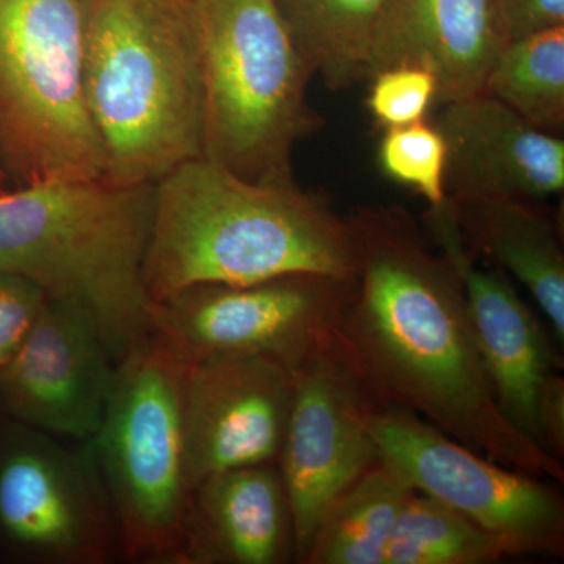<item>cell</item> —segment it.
Listing matches in <instances>:
<instances>
[{"label":"cell","mask_w":564,"mask_h":564,"mask_svg":"<svg viewBox=\"0 0 564 564\" xmlns=\"http://www.w3.org/2000/svg\"><path fill=\"white\" fill-rule=\"evenodd\" d=\"M347 220L358 273L336 337L373 399L492 462L563 481V462L497 408L451 259L402 207H361Z\"/></svg>","instance_id":"6da1fadb"},{"label":"cell","mask_w":564,"mask_h":564,"mask_svg":"<svg viewBox=\"0 0 564 564\" xmlns=\"http://www.w3.org/2000/svg\"><path fill=\"white\" fill-rule=\"evenodd\" d=\"M292 273H358L350 223L321 196L295 180H243L204 158L155 182L143 261L151 303L192 285Z\"/></svg>","instance_id":"7a4b0ae2"},{"label":"cell","mask_w":564,"mask_h":564,"mask_svg":"<svg viewBox=\"0 0 564 564\" xmlns=\"http://www.w3.org/2000/svg\"><path fill=\"white\" fill-rule=\"evenodd\" d=\"M84 95L104 181L155 184L203 158L202 58L185 0H88Z\"/></svg>","instance_id":"3957f363"},{"label":"cell","mask_w":564,"mask_h":564,"mask_svg":"<svg viewBox=\"0 0 564 564\" xmlns=\"http://www.w3.org/2000/svg\"><path fill=\"white\" fill-rule=\"evenodd\" d=\"M154 184L50 181L0 191V273L87 318L115 362L151 332L143 285Z\"/></svg>","instance_id":"277c9868"},{"label":"cell","mask_w":564,"mask_h":564,"mask_svg":"<svg viewBox=\"0 0 564 564\" xmlns=\"http://www.w3.org/2000/svg\"><path fill=\"white\" fill-rule=\"evenodd\" d=\"M204 84L203 158L250 181L295 180L296 143L318 131L313 73L274 0H185Z\"/></svg>","instance_id":"5b68a950"},{"label":"cell","mask_w":564,"mask_h":564,"mask_svg":"<svg viewBox=\"0 0 564 564\" xmlns=\"http://www.w3.org/2000/svg\"><path fill=\"white\" fill-rule=\"evenodd\" d=\"M188 361L151 332L117 361L106 413L91 447L126 554L182 558L192 486L185 443Z\"/></svg>","instance_id":"8992f818"},{"label":"cell","mask_w":564,"mask_h":564,"mask_svg":"<svg viewBox=\"0 0 564 564\" xmlns=\"http://www.w3.org/2000/svg\"><path fill=\"white\" fill-rule=\"evenodd\" d=\"M88 0H0V169L18 185L102 180L84 95Z\"/></svg>","instance_id":"52a82bcc"},{"label":"cell","mask_w":564,"mask_h":564,"mask_svg":"<svg viewBox=\"0 0 564 564\" xmlns=\"http://www.w3.org/2000/svg\"><path fill=\"white\" fill-rule=\"evenodd\" d=\"M355 280L292 273L198 284L151 303V328L188 362L267 358L295 369L336 336Z\"/></svg>","instance_id":"ba28073f"},{"label":"cell","mask_w":564,"mask_h":564,"mask_svg":"<svg viewBox=\"0 0 564 564\" xmlns=\"http://www.w3.org/2000/svg\"><path fill=\"white\" fill-rule=\"evenodd\" d=\"M370 433L380 462L492 534L508 556L563 555L564 500L544 478L492 462L397 408L378 406Z\"/></svg>","instance_id":"9c48e42d"},{"label":"cell","mask_w":564,"mask_h":564,"mask_svg":"<svg viewBox=\"0 0 564 564\" xmlns=\"http://www.w3.org/2000/svg\"><path fill=\"white\" fill-rule=\"evenodd\" d=\"M292 377L291 413L276 463L291 505L295 560L303 563L326 510L380 462L370 417L381 404L336 336Z\"/></svg>","instance_id":"30bf717a"},{"label":"cell","mask_w":564,"mask_h":564,"mask_svg":"<svg viewBox=\"0 0 564 564\" xmlns=\"http://www.w3.org/2000/svg\"><path fill=\"white\" fill-rule=\"evenodd\" d=\"M0 530L46 562H106L117 522L91 441L84 452L41 434L11 444L0 458Z\"/></svg>","instance_id":"8fae6325"},{"label":"cell","mask_w":564,"mask_h":564,"mask_svg":"<svg viewBox=\"0 0 564 564\" xmlns=\"http://www.w3.org/2000/svg\"><path fill=\"white\" fill-rule=\"evenodd\" d=\"M423 231L451 259L462 278L497 408L516 432L543 451L541 413L545 397L563 378L560 358L543 325L502 270L478 265L464 243L447 199L441 206L429 207Z\"/></svg>","instance_id":"7c38bea8"},{"label":"cell","mask_w":564,"mask_h":564,"mask_svg":"<svg viewBox=\"0 0 564 564\" xmlns=\"http://www.w3.org/2000/svg\"><path fill=\"white\" fill-rule=\"evenodd\" d=\"M115 359L87 318L47 299L0 369V402L35 432L90 441L106 413Z\"/></svg>","instance_id":"4fadbf2b"},{"label":"cell","mask_w":564,"mask_h":564,"mask_svg":"<svg viewBox=\"0 0 564 564\" xmlns=\"http://www.w3.org/2000/svg\"><path fill=\"white\" fill-rule=\"evenodd\" d=\"M293 395L292 370L267 358L188 362L184 415L188 478L278 462Z\"/></svg>","instance_id":"5bb4252c"},{"label":"cell","mask_w":564,"mask_h":564,"mask_svg":"<svg viewBox=\"0 0 564 564\" xmlns=\"http://www.w3.org/2000/svg\"><path fill=\"white\" fill-rule=\"evenodd\" d=\"M447 143V196L500 195L544 202L564 191V140L541 131L491 96L440 106Z\"/></svg>","instance_id":"9a60e30c"},{"label":"cell","mask_w":564,"mask_h":564,"mask_svg":"<svg viewBox=\"0 0 564 564\" xmlns=\"http://www.w3.org/2000/svg\"><path fill=\"white\" fill-rule=\"evenodd\" d=\"M507 44L499 0H386L366 80L391 66H421L436 77L443 106L484 93Z\"/></svg>","instance_id":"2e32d148"},{"label":"cell","mask_w":564,"mask_h":564,"mask_svg":"<svg viewBox=\"0 0 564 564\" xmlns=\"http://www.w3.org/2000/svg\"><path fill=\"white\" fill-rule=\"evenodd\" d=\"M293 558L291 505L276 464L221 470L192 489L181 563L282 564Z\"/></svg>","instance_id":"e0dca14e"},{"label":"cell","mask_w":564,"mask_h":564,"mask_svg":"<svg viewBox=\"0 0 564 564\" xmlns=\"http://www.w3.org/2000/svg\"><path fill=\"white\" fill-rule=\"evenodd\" d=\"M467 250L510 273L564 343V252L554 218L536 202L500 195L447 196Z\"/></svg>","instance_id":"ac0fdd59"},{"label":"cell","mask_w":564,"mask_h":564,"mask_svg":"<svg viewBox=\"0 0 564 564\" xmlns=\"http://www.w3.org/2000/svg\"><path fill=\"white\" fill-rule=\"evenodd\" d=\"M386 0H274L313 76L333 91L366 82L370 43Z\"/></svg>","instance_id":"d6986e66"},{"label":"cell","mask_w":564,"mask_h":564,"mask_svg":"<svg viewBox=\"0 0 564 564\" xmlns=\"http://www.w3.org/2000/svg\"><path fill=\"white\" fill-rule=\"evenodd\" d=\"M414 489L378 462L323 514L303 563L383 564L397 516Z\"/></svg>","instance_id":"ffe728a7"},{"label":"cell","mask_w":564,"mask_h":564,"mask_svg":"<svg viewBox=\"0 0 564 564\" xmlns=\"http://www.w3.org/2000/svg\"><path fill=\"white\" fill-rule=\"evenodd\" d=\"M485 95L541 131L564 129V28L511 41L494 62Z\"/></svg>","instance_id":"44dd1931"},{"label":"cell","mask_w":564,"mask_h":564,"mask_svg":"<svg viewBox=\"0 0 564 564\" xmlns=\"http://www.w3.org/2000/svg\"><path fill=\"white\" fill-rule=\"evenodd\" d=\"M505 556L492 534L414 489L397 516L383 564H489Z\"/></svg>","instance_id":"7402d4cb"},{"label":"cell","mask_w":564,"mask_h":564,"mask_svg":"<svg viewBox=\"0 0 564 564\" xmlns=\"http://www.w3.org/2000/svg\"><path fill=\"white\" fill-rule=\"evenodd\" d=\"M378 162L386 176L413 188L429 207L441 206L447 199V143L433 121L384 129Z\"/></svg>","instance_id":"603a6c76"},{"label":"cell","mask_w":564,"mask_h":564,"mask_svg":"<svg viewBox=\"0 0 564 564\" xmlns=\"http://www.w3.org/2000/svg\"><path fill=\"white\" fill-rule=\"evenodd\" d=\"M367 82V107L383 129L426 120L430 109L437 104L436 77L421 66H391L378 70Z\"/></svg>","instance_id":"cb8c5ba5"},{"label":"cell","mask_w":564,"mask_h":564,"mask_svg":"<svg viewBox=\"0 0 564 564\" xmlns=\"http://www.w3.org/2000/svg\"><path fill=\"white\" fill-rule=\"evenodd\" d=\"M46 300L35 282L0 273V369L24 343Z\"/></svg>","instance_id":"d4e9b609"},{"label":"cell","mask_w":564,"mask_h":564,"mask_svg":"<svg viewBox=\"0 0 564 564\" xmlns=\"http://www.w3.org/2000/svg\"><path fill=\"white\" fill-rule=\"evenodd\" d=\"M508 43L564 28V0H499Z\"/></svg>","instance_id":"484cf974"},{"label":"cell","mask_w":564,"mask_h":564,"mask_svg":"<svg viewBox=\"0 0 564 564\" xmlns=\"http://www.w3.org/2000/svg\"><path fill=\"white\" fill-rule=\"evenodd\" d=\"M7 174L3 173V170L0 169V191H2L3 180H6Z\"/></svg>","instance_id":"4316f807"}]
</instances>
